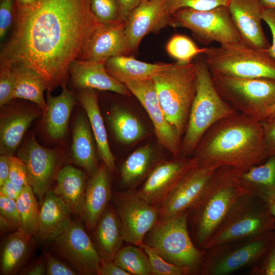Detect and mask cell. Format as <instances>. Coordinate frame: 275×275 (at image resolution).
I'll list each match as a JSON object with an SVG mask.
<instances>
[{
  "label": "cell",
  "instance_id": "6da1fadb",
  "mask_svg": "<svg viewBox=\"0 0 275 275\" xmlns=\"http://www.w3.org/2000/svg\"><path fill=\"white\" fill-rule=\"evenodd\" d=\"M16 7V26L2 51L1 66L29 67L51 89L63 82L99 22L91 0H37Z\"/></svg>",
  "mask_w": 275,
  "mask_h": 275
},
{
  "label": "cell",
  "instance_id": "7a4b0ae2",
  "mask_svg": "<svg viewBox=\"0 0 275 275\" xmlns=\"http://www.w3.org/2000/svg\"><path fill=\"white\" fill-rule=\"evenodd\" d=\"M192 154L198 165L228 166L245 171L268 158L262 122L235 113L214 123Z\"/></svg>",
  "mask_w": 275,
  "mask_h": 275
},
{
  "label": "cell",
  "instance_id": "3957f363",
  "mask_svg": "<svg viewBox=\"0 0 275 275\" xmlns=\"http://www.w3.org/2000/svg\"><path fill=\"white\" fill-rule=\"evenodd\" d=\"M240 171L228 166L216 169L201 198L190 209L194 212L195 240L200 248L222 223L237 200L252 195L240 182Z\"/></svg>",
  "mask_w": 275,
  "mask_h": 275
},
{
  "label": "cell",
  "instance_id": "277c9868",
  "mask_svg": "<svg viewBox=\"0 0 275 275\" xmlns=\"http://www.w3.org/2000/svg\"><path fill=\"white\" fill-rule=\"evenodd\" d=\"M195 64L197 90L181 141L180 156L184 157L193 153L203 136L214 123L236 113L216 91L205 60L198 61Z\"/></svg>",
  "mask_w": 275,
  "mask_h": 275
},
{
  "label": "cell",
  "instance_id": "5b68a950",
  "mask_svg": "<svg viewBox=\"0 0 275 275\" xmlns=\"http://www.w3.org/2000/svg\"><path fill=\"white\" fill-rule=\"evenodd\" d=\"M152 80L166 119L181 136L185 131L196 93L195 64L173 63L169 68L154 75Z\"/></svg>",
  "mask_w": 275,
  "mask_h": 275
},
{
  "label": "cell",
  "instance_id": "8992f818",
  "mask_svg": "<svg viewBox=\"0 0 275 275\" xmlns=\"http://www.w3.org/2000/svg\"><path fill=\"white\" fill-rule=\"evenodd\" d=\"M204 60L211 74L275 80V58L268 49H259L241 42L206 47Z\"/></svg>",
  "mask_w": 275,
  "mask_h": 275
},
{
  "label": "cell",
  "instance_id": "52a82bcc",
  "mask_svg": "<svg viewBox=\"0 0 275 275\" xmlns=\"http://www.w3.org/2000/svg\"><path fill=\"white\" fill-rule=\"evenodd\" d=\"M188 215L187 210L158 219L144 243L169 262L191 269L202 261L205 252L199 249L190 237Z\"/></svg>",
  "mask_w": 275,
  "mask_h": 275
},
{
  "label": "cell",
  "instance_id": "ba28073f",
  "mask_svg": "<svg viewBox=\"0 0 275 275\" xmlns=\"http://www.w3.org/2000/svg\"><path fill=\"white\" fill-rule=\"evenodd\" d=\"M256 197L245 195L240 197L202 249L211 250L269 230L274 218L268 208L266 210L257 204Z\"/></svg>",
  "mask_w": 275,
  "mask_h": 275
},
{
  "label": "cell",
  "instance_id": "9c48e42d",
  "mask_svg": "<svg viewBox=\"0 0 275 275\" xmlns=\"http://www.w3.org/2000/svg\"><path fill=\"white\" fill-rule=\"evenodd\" d=\"M222 98L236 112L260 121L275 103V80L211 74Z\"/></svg>",
  "mask_w": 275,
  "mask_h": 275
},
{
  "label": "cell",
  "instance_id": "30bf717a",
  "mask_svg": "<svg viewBox=\"0 0 275 275\" xmlns=\"http://www.w3.org/2000/svg\"><path fill=\"white\" fill-rule=\"evenodd\" d=\"M170 25L188 29L204 45L213 42L219 45L241 42L229 8L226 6L204 11L181 8L171 15Z\"/></svg>",
  "mask_w": 275,
  "mask_h": 275
},
{
  "label": "cell",
  "instance_id": "8fae6325",
  "mask_svg": "<svg viewBox=\"0 0 275 275\" xmlns=\"http://www.w3.org/2000/svg\"><path fill=\"white\" fill-rule=\"evenodd\" d=\"M112 199L120 220L124 240L141 246L145 236L159 219V208L136 193H116L112 195Z\"/></svg>",
  "mask_w": 275,
  "mask_h": 275
},
{
  "label": "cell",
  "instance_id": "7c38bea8",
  "mask_svg": "<svg viewBox=\"0 0 275 275\" xmlns=\"http://www.w3.org/2000/svg\"><path fill=\"white\" fill-rule=\"evenodd\" d=\"M51 243L56 254L78 274H97L101 258L93 241L78 221H72Z\"/></svg>",
  "mask_w": 275,
  "mask_h": 275
},
{
  "label": "cell",
  "instance_id": "4fadbf2b",
  "mask_svg": "<svg viewBox=\"0 0 275 275\" xmlns=\"http://www.w3.org/2000/svg\"><path fill=\"white\" fill-rule=\"evenodd\" d=\"M198 164L197 159L193 156L160 162L154 167L135 193L159 208L185 175Z\"/></svg>",
  "mask_w": 275,
  "mask_h": 275
},
{
  "label": "cell",
  "instance_id": "5bb4252c",
  "mask_svg": "<svg viewBox=\"0 0 275 275\" xmlns=\"http://www.w3.org/2000/svg\"><path fill=\"white\" fill-rule=\"evenodd\" d=\"M140 102L153 124L157 140L174 156L180 155L181 136L166 119L160 106L152 78L124 83Z\"/></svg>",
  "mask_w": 275,
  "mask_h": 275
},
{
  "label": "cell",
  "instance_id": "9a60e30c",
  "mask_svg": "<svg viewBox=\"0 0 275 275\" xmlns=\"http://www.w3.org/2000/svg\"><path fill=\"white\" fill-rule=\"evenodd\" d=\"M132 51L125 33V21L98 22L85 45L84 60L105 62L110 58L127 56Z\"/></svg>",
  "mask_w": 275,
  "mask_h": 275
},
{
  "label": "cell",
  "instance_id": "2e32d148",
  "mask_svg": "<svg viewBox=\"0 0 275 275\" xmlns=\"http://www.w3.org/2000/svg\"><path fill=\"white\" fill-rule=\"evenodd\" d=\"M217 168L198 164L189 171L158 208L159 219L191 209L201 198Z\"/></svg>",
  "mask_w": 275,
  "mask_h": 275
},
{
  "label": "cell",
  "instance_id": "e0dca14e",
  "mask_svg": "<svg viewBox=\"0 0 275 275\" xmlns=\"http://www.w3.org/2000/svg\"><path fill=\"white\" fill-rule=\"evenodd\" d=\"M19 157L26 167L29 185L42 202L49 189L56 169V152L40 145L34 138L30 139L18 152Z\"/></svg>",
  "mask_w": 275,
  "mask_h": 275
},
{
  "label": "cell",
  "instance_id": "ac0fdd59",
  "mask_svg": "<svg viewBox=\"0 0 275 275\" xmlns=\"http://www.w3.org/2000/svg\"><path fill=\"white\" fill-rule=\"evenodd\" d=\"M171 16L166 0L143 1L125 21V33L132 51L138 47L146 35L170 25Z\"/></svg>",
  "mask_w": 275,
  "mask_h": 275
},
{
  "label": "cell",
  "instance_id": "d6986e66",
  "mask_svg": "<svg viewBox=\"0 0 275 275\" xmlns=\"http://www.w3.org/2000/svg\"><path fill=\"white\" fill-rule=\"evenodd\" d=\"M241 42L245 45L267 50L270 45L263 31L262 7L259 0H230L228 6Z\"/></svg>",
  "mask_w": 275,
  "mask_h": 275
},
{
  "label": "cell",
  "instance_id": "ffe728a7",
  "mask_svg": "<svg viewBox=\"0 0 275 275\" xmlns=\"http://www.w3.org/2000/svg\"><path fill=\"white\" fill-rule=\"evenodd\" d=\"M71 213L63 200L52 189L46 193L40 208L36 238L42 243H51L70 225Z\"/></svg>",
  "mask_w": 275,
  "mask_h": 275
},
{
  "label": "cell",
  "instance_id": "44dd1931",
  "mask_svg": "<svg viewBox=\"0 0 275 275\" xmlns=\"http://www.w3.org/2000/svg\"><path fill=\"white\" fill-rule=\"evenodd\" d=\"M111 173L103 162L87 183L82 218L89 231L94 230L112 198Z\"/></svg>",
  "mask_w": 275,
  "mask_h": 275
},
{
  "label": "cell",
  "instance_id": "7402d4cb",
  "mask_svg": "<svg viewBox=\"0 0 275 275\" xmlns=\"http://www.w3.org/2000/svg\"><path fill=\"white\" fill-rule=\"evenodd\" d=\"M105 62L86 60H75L69 71L74 85L80 89L109 91L124 96H130L126 86L107 72Z\"/></svg>",
  "mask_w": 275,
  "mask_h": 275
},
{
  "label": "cell",
  "instance_id": "603a6c76",
  "mask_svg": "<svg viewBox=\"0 0 275 275\" xmlns=\"http://www.w3.org/2000/svg\"><path fill=\"white\" fill-rule=\"evenodd\" d=\"M87 185L85 173L67 165L58 172L57 184L52 189L65 203L71 214L78 219L82 217Z\"/></svg>",
  "mask_w": 275,
  "mask_h": 275
},
{
  "label": "cell",
  "instance_id": "cb8c5ba5",
  "mask_svg": "<svg viewBox=\"0 0 275 275\" xmlns=\"http://www.w3.org/2000/svg\"><path fill=\"white\" fill-rule=\"evenodd\" d=\"M79 101L87 115L96 142L98 154L109 172L113 173L116 169L115 158L109 146L97 95L94 89H84L80 93Z\"/></svg>",
  "mask_w": 275,
  "mask_h": 275
},
{
  "label": "cell",
  "instance_id": "d4e9b609",
  "mask_svg": "<svg viewBox=\"0 0 275 275\" xmlns=\"http://www.w3.org/2000/svg\"><path fill=\"white\" fill-rule=\"evenodd\" d=\"M94 243L102 261L113 260L124 241L115 208L108 205L93 231Z\"/></svg>",
  "mask_w": 275,
  "mask_h": 275
},
{
  "label": "cell",
  "instance_id": "484cf974",
  "mask_svg": "<svg viewBox=\"0 0 275 275\" xmlns=\"http://www.w3.org/2000/svg\"><path fill=\"white\" fill-rule=\"evenodd\" d=\"M108 73L124 84L152 78L157 73L169 68L172 63L151 64L127 56L112 57L105 62Z\"/></svg>",
  "mask_w": 275,
  "mask_h": 275
},
{
  "label": "cell",
  "instance_id": "4316f807",
  "mask_svg": "<svg viewBox=\"0 0 275 275\" xmlns=\"http://www.w3.org/2000/svg\"><path fill=\"white\" fill-rule=\"evenodd\" d=\"M267 243L264 238L255 236L215 260L207 272L213 275L228 274L249 265L261 256Z\"/></svg>",
  "mask_w": 275,
  "mask_h": 275
},
{
  "label": "cell",
  "instance_id": "83f0119b",
  "mask_svg": "<svg viewBox=\"0 0 275 275\" xmlns=\"http://www.w3.org/2000/svg\"><path fill=\"white\" fill-rule=\"evenodd\" d=\"M74 104L73 96L65 86L59 95H48L44 113L46 131L50 138L59 140L65 135Z\"/></svg>",
  "mask_w": 275,
  "mask_h": 275
},
{
  "label": "cell",
  "instance_id": "f1b7e54d",
  "mask_svg": "<svg viewBox=\"0 0 275 275\" xmlns=\"http://www.w3.org/2000/svg\"><path fill=\"white\" fill-rule=\"evenodd\" d=\"M90 123L80 114L76 118L73 131L71 152L75 162L91 176L97 170V162Z\"/></svg>",
  "mask_w": 275,
  "mask_h": 275
},
{
  "label": "cell",
  "instance_id": "f546056e",
  "mask_svg": "<svg viewBox=\"0 0 275 275\" xmlns=\"http://www.w3.org/2000/svg\"><path fill=\"white\" fill-rule=\"evenodd\" d=\"M15 87L12 99L29 100L37 104L45 112L47 103L44 98V91L47 88L44 78L34 69L22 65L12 67Z\"/></svg>",
  "mask_w": 275,
  "mask_h": 275
},
{
  "label": "cell",
  "instance_id": "4dcf8cb0",
  "mask_svg": "<svg viewBox=\"0 0 275 275\" xmlns=\"http://www.w3.org/2000/svg\"><path fill=\"white\" fill-rule=\"evenodd\" d=\"M36 118L34 113L16 111L1 118V154L12 156L20 145L24 134Z\"/></svg>",
  "mask_w": 275,
  "mask_h": 275
},
{
  "label": "cell",
  "instance_id": "1f68e13d",
  "mask_svg": "<svg viewBox=\"0 0 275 275\" xmlns=\"http://www.w3.org/2000/svg\"><path fill=\"white\" fill-rule=\"evenodd\" d=\"M32 237L18 229L6 238L1 250V274H12L18 270L30 253Z\"/></svg>",
  "mask_w": 275,
  "mask_h": 275
},
{
  "label": "cell",
  "instance_id": "d6a6232c",
  "mask_svg": "<svg viewBox=\"0 0 275 275\" xmlns=\"http://www.w3.org/2000/svg\"><path fill=\"white\" fill-rule=\"evenodd\" d=\"M154 151L149 145L141 147L130 154L120 170L121 182L128 188L136 186L147 178L154 168Z\"/></svg>",
  "mask_w": 275,
  "mask_h": 275
},
{
  "label": "cell",
  "instance_id": "836d02e7",
  "mask_svg": "<svg viewBox=\"0 0 275 275\" xmlns=\"http://www.w3.org/2000/svg\"><path fill=\"white\" fill-rule=\"evenodd\" d=\"M107 119L115 138L121 144L129 145L136 142L146 134L142 123L124 108L114 107Z\"/></svg>",
  "mask_w": 275,
  "mask_h": 275
},
{
  "label": "cell",
  "instance_id": "e575fe53",
  "mask_svg": "<svg viewBox=\"0 0 275 275\" xmlns=\"http://www.w3.org/2000/svg\"><path fill=\"white\" fill-rule=\"evenodd\" d=\"M239 179L242 184L252 195L257 196L261 191L275 185V156L249 169L240 172Z\"/></svg>",
  "mask_w": 275,
  "mask_h": 275
},
{
  "label": "cell",
  "instance_id": "d590c367",
  "mask_svg": "<svg viewBox=\"0 0 275 275\" xmlns=\"http://www.w3.org/2000/svg\"><path fill=\"white\" fill-rule=\"evenodd\" d=\"M35 194L29 185L24 186L16 200L20 217L18 229L31 236H34L37 230L40 208Z\"/></svg>",
  "mask_w": 275,
  "mask_h": 275
},
{
  "label": "cell",
  "instance_id": "8d00e7d4",
  "mask_svg": "<svg viewBox=\"0 0 275 275\" xmlns=\"http://www.w3.org/2000/svg\"><path fill=\"white\" fill-rule=\"evenodd\" d=\"M113 261L130 275H152L147 255L136 245L121 247Z\"/></svg>",
  "mask_w": 275,
  "mask_h": 275
},
{
  "label": "cell",
  "instance_id": "74e56055",
  "mask_svg": "<svg viewBox=\"0 0 275 275\" xmlns=\"http://www.w3.org/2000/svg\"><path fill=\"white\" fill-rule=\"evenodd\" d=\"M206 48H199L191 39L181 34L172 36L166 46L168 53L180 64L191 63L194 57L204 54Z\"/></svg>",
  "mask_w": 275,
  "mask_h": 275
},
{
  "label": "cell",
  "instance_id": "f35d334b",
  "mask_svg": "<svg viewBox=\"0 0 275 275\" xmlns=\"http://www.w3.org/2000/svg\"><path fill=\"white\" fill-rule=\"evenodd\" d=\"M140 248L148 257L152 275H186L190 273L189 268L169 262L144 243Z\"/></svg>",
  "mask_w": 275,
  "mask_h": 275
},
{
  "label": "cell",
  "instance_id": "ab89813d",
  "mask_svg": "<svg viewBox=\"0 0 275 275\" xmlns=\"http://www.w3.org/2000/svg\"><path fill=\"white\" fill-rule=\"evenodd\" d=\"M91 8L100 23H109L122 20L120 8L117 0H91Z\"/></svg>",
  "mask_w": 275,
  "mask_h": 275
},
{
  "label": "cell",
  "instance_id": "60d3db41",
  "mask_svg": "<svg viewBox=\"0 0 275 275\" xmlns=\"http://www.w3.org/2000/svg\"><path fill=\"white\" fill-rule=\"evenodd\" d=\"M230 0H166L168 13L171 15L183 8L196 10H208L219 6H228Z\"/></svg>",
  "mask_w": 275,
  "mask_h": 275
},
{
  "label": "cell",
  "instance_id": "b9f144b4",
  "mask_svg": "<svg viewBox=\"0 0 275 275\" xmlns=\"http://www.w3.org/2000/svg\"><path fill=\"white\" fill-rule=\"evenodd\" d=\"M15 87V78L12 68L1 66L0 72V105L8 103L12 99Z\"/></svg>",
  "mask_w": 275,
  "mask_h": 275
},
{
  "label": "cell",
  "instance_id": "7bdbcfd3",
  "mask_svg": "<svg viewBox=\"0 0 275 275\" xmlns=\"http://www.w3.org/2000/svg\"><path fill=\"white\" fill-rule=\"evenodd\" d=\"M8 179L15 185L24 187L29 185L26 167L19 157L10 156V171Z\"/></svg>",
  "mask_w": 275,
  "mask_h": 275
},
{
  "label": "cell",
  "instance_id": "ee69618b",
  "mask_svg": "<svg viewBox=\"0 0 275 275\" xmlns=\"http://www.w3.org/2000/svg\"><path fill=\"white\" fill-rule=\"evenodd\" d=\"M1 216L18 229L20 217L16 201L0 193Z\"/></svg>",
  "mask_w": 275,
  "mask_h": 275
},
{
  "label": "cell",
  "instance_id": "f6af8a7d",
  "mask_svg": "<svg viewBox=\"0 0 275 275\" xmlns=\"http://www.w3.org/2000/svg\"><path fill=\"white\" fill-rule=\"evenodd\" d=\"M44 258L47 275H76L77 272L70 265L53 256L48 251L44 252Z\"/></svg>",
  "mask_w": 275,
  "mask_h": 275
},
{
  "label": "cell",
  "instance_id": "bcb514c9",
  "mask_svg": "<svg viewBox=\"0 0 275 275\" xmlns=\"http://www.w3.org/2000/svg\"><path fill=\"white\" fill-rule=\"evenodd\" d=\"M261 121L266 154L268 157L275 156V116Z\"/></svg>",
  "mask_w": 275,
  "mask_h": 275
},
{
  "label": "cell",
  "instance_id": "7dc6e473",
  "mask_svg": "<svg viewBox=\"0 0 275 275\" xmlns=\"http://www.w3.org/2000/svg\"><path fill=\"white\" fill-rule=\"evenodd\" d=\"M14 0H1L0 3V38L3 39L12 20Z\"/></svg>",
  "mask_w": 275,
  "mask_h": 275
},
{
  "label": "cell",
  "instance_id": "c3c4849f",
  "mask_svg": "<svg viewBox=\"0 0 275 275\" xmlns=\"http://www.w3.org/2000/svg\"><path fill=\"white\" fill-rule=\"evenodd\" d=\"M262 17L269 26L272 35V42L268 51L275 58V9H264Z\"/></svg>",
  "mask_w": 275,
  "mask_h": 275
},
{
  "label": "cell",
  "instance_id": "681fc988",
  "mask_svg": "<svg viewBox=\"0 0 275 275\" xmlns=\"http://www.w3.org/2000/svg\"><path fill=\"white\" fill-rule=\"evenodd\" d=\"M97 275H130L117 265L113 260L101 261Z\"/></svg>",
  "mask_w": 275,
  "mask_h": 275
},
{
  "label": "cell",
  "instance_id": "f907efd6",
  "mask_svg": "<svg viewBox=\"0 0 275 275\" xmlns=\"http://www.w3.org/2000/svg\"><path fill=\"white\" fill-rule=\"evenodd\" d=\"M23 187L15 185L8 179L0 186V193L16 200L21 194Z\"/></svg>",
  "mask_w": 275,
  "mask_h": 275
},
{
  "label": "cell",
  "instance_id": "816d5d0a",
  "mask_svg": "<svg viewBox=\"0 0 275 275\" xmlns=\"http://www.w3.org/2000/svg\"><path fill=\"white\" fill-rule=\"evenodd\" d=\"M120 8V18L126 21L130 13L144 0H117Z\"/></svg>",
  "mask_w": 275,
  "mask_h": 275
},
{
  "label": "cell",
  "instance_id": "f5cc1de1",
  "mask_svg": "<svg viewBox=\"0 0 275 275\" xmlns=\"http://www.w3.org/2000/svg\"><path fill=\"white\" fill-rule=\"evenodd\" d=\"M26 275H44L46 274V265L44 257L35 261L28 266L21 272Z\"/></svg>",
  "mask_w": 275,
  "mask_h": 275
},
{
  "label": "cell",
  "instance_id": "db71d44e",
  "mask_svg": "<svg viewBox=\"0 0 275 275\" xmlns=\"http://www.w3.org/2000/svg\"><path fill=\"white\" fill-rule=\"evenodd\" d=\"M10 156L6 154H1L0 156V186L9 178Z\"/></svg>",
  "mask_w": 275,
  "mask_h": 275
},
{
  "label": "cell",
  "instance_id": "11a10c76",
  "mask_svg": "<svg viewBox=\"0 0 275 275\" xmlns=\"http://www.w3.org/2000/svg\"><path fill=\"white\" fill-rule=\"evenodd\" d=\"M261 198L275 219V185L264 191L261 195Z\"/></svg>",
  "mask_w": 275,
  "mask_h": 275
},
{
  "label": "cell",
  "instance_id": "9f6ffc18",
  "mask_svg": "<svg viewBox=\"0 0 275 275\" xmlns=\"http://www.w3.org/2000/svg\"><path fill=\"white\" fill-rule=\"evenodd\" d=\"M264 273L266 275H275V249L272 251L267 261Z\"/></svg>",
  "mask_w": 275,
  "mask_h": 275
},
{
  "label": "cell",
  "instance_id": "6f0895ef",
  "mask_svg": "<svg viewBox=\"0 0 275 275\" xmlns=\"http://www.w3.org/2000/svg\"><path fill=\"white\" fill-rule=\"evenodd\" d=\"M275 116V103L271 106L264 114L263 116L260 119V121H262L266 119Z\"/></svg>",
  "mask_w": 275,
  "mask_h": 275
},
{
  "label": "cell",
  "instance_id": "680465c9",
  "mask_svg": "<svg viewBox=\"0 0 275 275\" xmlns=\"http://www.w3.org/2000/svg\"><path fill=\"white\" fill-rule=\"evenodd\" d=\"M264 9H275V0H259Z\"/></svg>",
  "mask_w": 275,
  "mask_h": 275
},
{
  "label": "cell",
  "instance_id": "91938a15",
  "mask_svg": "<svg viewBox=\"0 0 275 275\" xmlns=\"http://www.w3.org/2000/svg\"><path fill=\"white\" fill-rule=\"evenodd\" d=\"M37 0H15L16 6L25 7L34 4Z\"/></svg>",
  "mask_w": 275,
  "mask_h": 275
}]
</instances>
